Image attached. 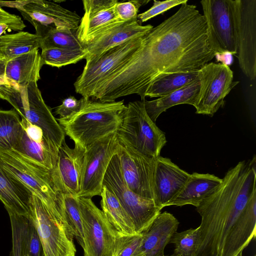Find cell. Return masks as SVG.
<instances>
[{"label":"cell","instance_id":"cell-1","mask_svg":"<svg viewBox=\"0 0 256 256\" xmlns=\"http://www.w3.org/2000/svg\"><path fill=\"white\" fill-rule=\"evenodd\" d=\"M216 56L207 40L205 18L188 2L142 38L132 56L94 92L92 98L115 101L132 94L145 100L152 82L174 72L200 70Z\"/></svg>","mask_w":256,"mask_h":256},{"label":"cell","instance_id":"cell-2","mask_svg":"<svg viewBox=\"0 0 256 256\" xmlns=\"http://www.w3.org/2000/svg\"><path fill=\"white\" fill-rule=\"evenodd\" d=\"M196 207L201 216L194 256H220L227 236L256 192V156L238 162Z\"/></svg>","mask_w":256,"mask_h":256},{"label":"cell","instance_id":"cell-3","mask_svg":"<svg viewBox=\"0 0 256 256\" xmlns=\"http://www.w3.org/2000/svg\"><path fill=\"white\" fill-rule=\"evenodd\" d=\"M76 112L58 119L65 134L74 144L86 149L100 139L116 132L126 106L124 101L103 102L82 98Z\"/></svg>","mask_w":256,"mask_h":256},{"label":"cell","instance_id":"cell-4","mask_svg":"<svg viewBox=\"0 0 256 256\" xmlns=\"http://www.w3.org/2000/svg\"><path fill=\"white\" fill-rule=\"evenodd\" d=\"M0 98L11 104L22 118L40 128L46 140L59 150L65 134L44 102L36 82L24 86L0 84Z\"/></svg>","mask_w":256,"mask_h":256},{"label":"cell","instance_id":"cell-5","mask_svg":"<svg viewBox=\"0 0 256 256\" xmlns=\"http://www.w3.org/2000/svg\"><path fill=\"white\" fill-rule=\"evenodd\" d=\"M28 218L37 231L44 256H76L74 237L66 222L62 194L56 206H48L32 194Z\"/></svg>","mask_w":256,"mask_h":256},{"label":"cell","instance_id":"cell-6","mask_svg":"<svg viewBox=\"0 0 256 256\" xmlns=\"http://www.w3.org/2000/svg\"><path fill=\"white\" fill-rule=\"evenodd\" d=\"M118 141L144 155L156 158L166 142L165 133L148 115L144 100L128 103L116 132Z\"/></svg>","mask_w":256,"mask_h":256},{"label":"cell","instance_id":"cell-7","mask_svg":"<svg viewBox=\"0 0 256 256\" xmlns=\"http://www.w3.org/2000/svg\"><path fill=\"white\" fill-rule=\"evenodd\" d=\"M103 186L118 198L130 218L138 234L146 231L161 212L162 209L153 200L142 197L128 188L122 178L116 154L106 170Z\"/></svg>","mask_w":256,"mask_h":256},{"label":"cell","instance_id":"cell-8","mask_svg":"<svg viewBox=\"0 0 256 256\" xmlns=\"http://www.w3.org/2000/svg\"><path fill=\"white\" fill-rule=\"evenodd\" d=\"M144 36L130 40L86 60L82 73L74 83L76 92L82 98H92L98 86L132 56Z\"/></svg>","mask_w":256,"mask_h":256},{"label":"cell","instance_id":"cell-9","mask_svg":"<svg viewBox=\"0 0 256 256\" xmlns=\"http://www.w3.org/2000/svg\"><path fill=\"white\" fill-rule=\"evenodd\" d=\"M200 2L211 50L216 55L237 54L234 0H202Z\"/></svg>","mask_w":256,"mask_h":256},{"label":"cell","instance_id":"cell-10","mask_svg":"<svg viewBox=\"0 0 256 256\" xmlns=\"http://www.w3.org/2000/svg\"><path fill=\"white\" fill-rule=\"evenodd\" d=\"M0 163L6 172L23 184L44 204L48 206L58 204V192L54 187L49 170L13 150L0 148Z\"/></svg>","mask_w":256,"mask_h":256},{"label":"cell","instance_id":"cell-11","mask_svg":"<svg viewBox=\"0 0 256 256\" xmlns=\"http://www.w3.org/2000/svg\"><path fill=\"white\" fill-rule=\"evenodd\" d=\"M82 217L84 256H112L120 236L90 198L78 196Z\"/></svg>","mask_w":256,"mask_h":256},{"label":"cell","instance_id":"cell-12","mask_svg":"<svg viewBox=\"0 0 256 256\" xmlns=\"http://www.w3.org/2000/svg\"><path fill=\"white\" fill-rule=\"evenodd\" d=\"M200 90L194 106L196 113L212 116L222 107L224 98L238 83L226 64L210 62L198 70Z\"/></svg>","mask_w":256,"mask_h":256},{"label":"cell","instance_id":"cell-13","mask_svg":"<svg viewBox=\"0 0 256 256\" xmlns=\"http://www.w3.org/2000/svg\"><path fill=\"white\" fill-rule=\"evenodd\" d=\"M116 132L98 140L86 150L81 181L78 196L92 198L100 196L105 173L116 154L118 140Z\"/></svg>","mask_w":256,"mask_h":256},{"label":"cell","instance_id":"cell-14","mask_svg":"<svg viewBox=\"0 0 256 256\" xmlns=\"http://www.w3.org/2000/svg\"><path fill=\"white\" fill-rule=\"evenodd\" d=\"M238 58L242 72L256 78V0H234Z\"/></svg>","mask_w":256,"mask_h":256},{"label":"cell","instance_id":"cell-15","mask_svg":"<svg viewBox=\"0 0 256 256\" xmlns=\"http://www.w3.org/2000/svg\"><path fill=\"white\" fill-rule=\"evenodd\" d=\"M116 154L122 178L136 194L154 200L156 158L144 155L118 141Z\"/></svg>","mask_w":256,"mask_h":256},{"label":"cell","instance_id":"cell-16","mask_svg":"<svg viewBox=\"0 0 256 256\" xmlns=\"http://www.w3.org/2000/svg\"><path fill=\"white\" fill-rule=\"evenodd\" d=\"M18 9L24 18L32 25L38 24L57 28L76 31L81 18L76 12L53 2L43 0L0 1V7Z\"/></svg>","mask_w":256,"mask_h":256},{"label":"cell","instance_id":"cell-17","mask_svg":"<svg viewBox=\"0 0 256 256\" xmlns=\"http://www.w3.org/2000/svg\"><path fill=\"white\" fill-rule=\"evenodd\" d=\"M86 149L78 145L70 148L64 141L59 148L56 164L50 171L56 190L78 196L81 186Z\"/></svg>","mask_w":256,"mask_h":256},{"label":"cell","instance_id":"cell-18","mask_svg":"<svg viewBox=\"0 0 256 256\" xmlns=\"http://www.w3.org/2000/svg\"><path fill=\"white\" fill-rule=\"evenodd\" d=\"M154 26H142L138 18L120 22L96 34L84 46L88 52L86 60L98 57L105 51L130 40L144 36Z\"/></svg>","mask_w":256,"mask_h":256},{"label":"cell","instance_id":"cell-19","mask_svg":"<svg viewBox=\"0 0 256 256\" xmlns=\"http://www.w3.org/2000/svg\"><path fill=\"white\" fill-rule=\"evenodd\" d=\"M190 174L181 169L170 159L159 156L156 158L154 174V201L161 209L180 192Z\"/></svg>","mask_w":256,"mask_h":256},{"label":"cell","instance_id":"cell-20","mask_svg":"<svg viewBox=\"0 0 256 256\" xmlns=\"http://www.w3.org/2000/svg\"><path fill=\"white\" fill-rule=\"evenodd\" d=\"M256 236V192L232 227L220 256H236Z\"/></svg>","mask_w":256,"mask_h":256},{"label":"cell","instance_id":"cell-21","mask_svg":"<svg viewBox=\"0 0 256 256\" xmlns=\"http://www.w3.org/2000/svg\"><path fill=\"white\" fill-rule=\"evenodd\" d=\"M179 224L172 214L160 212L148 228L142 233V256H164V248L176 232Z\"/></svg>","mask_w":256,"mask_h":256},{"label":"cell","instance_id":"cell-22","mask_svg":"<svg viewBox=\"0 0 256 256\" xmlns=\"http://www.w3.org/2000/svg\"><path fill=\"white\" fill-rule=\"evenodd\" d=\"M6 210L12 227V256H44L40 238L30 218Z\"/></svg>","mask_w":256,"mask_h":256},{"label":"cell","instance_id":"cell-23","mask_svg":"<svg viewBox=\"0 0 256 256\" xmlns=\"http://www.w3.org/2000/svg\"><path fill=\"white\" fill-rule=\"evenodd\" d=\"M222 179L210 174L193 172L190 176L184 186L166 206H182L190 204L196 208L206 197L212 193L220 184Z\"/></svg>","mask_w":256,"mask_h":256},{"label":"cell","instance_id":"cell-24","mask_svg":"<svg viewBox=\"0 0 256 256\" xmlns=\"http://www.w3.org/2000/svg\"><path fill=\"white\" fill-rule=\"evenodd\" d=\"M44 65L38 49L20 55L7 60L5 78L8 84L24 86L40 78V70Z\"/></svg>","mask_w":256,"mask_h":256},{"label":"cell","instance_id":"cell-25","mask_svg":"<svg viewBox=\"0 0 256 256\" xmlns=\"http://www.w3.org/2000/svg\"><path fill=\"white\" fill-rule=\"evenodd\" d=\"M32 195L31 192L6 172L0 163V200L6 210L28 217Z\"/></svg>","mask_w":256,"mask_h":256},{"label":"cell","instance_id":"cell-26","mask_svg":"<svg viewBox=\"0 0 256 256\" xmlns=\"http://www.w3.org/2000/svg\"><path fill=\"white\" fill-rule=\"evenodd\" d=\"M12 150L49 171L56 166L58 150L46 140L32 139L22 126L19 138Z\"/></svg>","mask_w":256,"mask_h":256},{"label":"cell","instance_id":"cell-27","mask_svg":"<svg viewBox=\"0 0 256 256\" xmlns=\"http://www.w3.org/2000/svg\"><path fill=\"white\" fill-rule=\"evenodd\" d=\"M200 83L194 82L158 99L144 100L146 111L152 122H156L160 115L169 108L180 104L195 106L198 94Z\"/></svg>","mask_w":256,"mask_h":256},{"label":"cell","instance_id":"cell-28","mask_svg":"<svg viewBox=\"0 0 256 256\" xmlns=\"http://www.w3.org/2000/svg\"><path fill=\"white\" fill-rule=\"evenodd\" d=\"M102 210L118 233L122 236L137 234L132 222L116 196L103 186L100 195Z\"/></svg>","mask_w":256,"mask_h":256},{"label":"cell","instance_id":"cell-29","mask_svg":"<svg viewBox=\"0 0 256 256\" xmlns=\"http://www.w3.org/2000/svg\"><path fill=\"white\" fill-rule=\"evenodd\" d=\"M114 7L103 10L88 18H81L76 36L84 46L100 32L120 22H124L118 18Z\"/></svg>","mask_w":256,"mask_h":256},{"label":"cell","instance_id":"cell-30","mask_svg":"<svg viewBox=\"0 0 256 256\" xmlns=\"http://www.w3.org/2000/svg\"><path fill=\"white\" fill-rule=\"evenodd\" d=\"M32 26L36 30V34L40 38L42 50L49 48H85L76 37V30H64L38 24Z\"/></svg>","mask_w":256,"mask_h":256},{"label":"cell","instance_id":"cell-31","mask_svg":"<svg viewBox=\"0 0 256 256\" xmlns=\"http://www.w3.org/2000/svg\"><path fill=\"white\" fill-rule=\"evenodd\" d=\"M40 48V38L36 34L19 32L0 36V53L8 60Z\"/></svg>","mask_w":256,"mask_h":256},{"label":"cell","instance_id":"cell-32","mask_svg":"<svg viewBox=\"0 0 256 256\" xmlns=\"http://www.w3.org/2000/svg\"><path fill=\"white\" fill-rule=\"evenodd\" d=\"M198 74V70L164 74L152 82L145 96L160 98L166 96L196 80Z\"/></svg>","mask_w":256,"mask_h":256},{"label":"cell","instance_id":"cell-33","mask_svg":"<svg viewBox=\"0 0 256 256\" xmlns=\"http://www.w3.org/2000/svg\"><path fill=\"white\" fill-rule=\"evenodd\" d=\"M22 130L19 114L14 109L0 110V148L12 149L19 138Z\"/></svg>","mask_w":256,"mask_h":256},{"label":"cell","instance_id":"cell-34","mask_svg":"<svg viewBox=\"0 0 256 256\" xmlns=\"http://www.w3.org/2000/svg\"><path fill=\"white\" fill-rule=\"evenodd\" d=\"M40 55L44 64L60 68L85 59L88 52L86 48H49L42 49Z\"/></svg>","mask_w":256,"mask_h":256},{"label":"cell","instance_id":"cell-35","mask_svg":"<svg viewBox=\"0 0 256 256\" xmlns=\"http://www.w3.org/2000/svg\"><path fill=\"white\" fill-rule=\"evenodd\" d=\"M62 198L66 222L72 232L74 238L83 248V225L78 196L62 193Z\"/></svg>","mask_w":256,"mask_h":256},{"label":"cell","instance_id":"cell-36","mask_svg":"<svg viewBox=\"0 0 256 256\" xmlns=\"http://www.w3.org/2000/svg\"><path fill=\"white\" fill-rule=\"evenodd\" d=\"M198 232V227L174 233L170 241L174 246V254L178 256H194L197 246Z\"/></svg>","mask_w":256,"mask_h":256},{"label":"cell","instance_id":"cell-37","mask_svg":"<svg viewBox=\"0 0 256 256\" xmlns=\"http://www.w3.org/2000/svg\"><path fill=\"white\" fill-rule=\"evenodd\" d=\"M142 234L120 236L112 256H142Z\"/></svg>","mask_w":256,"mask_h":256},{"label":"cell","instance_id":"cell-38","mask_svg":"<svg viewBox=\"0 0 256 256\" xmlns=\"http://www.w3.org/2000/svg\"><path fill=\"white\" fill-rule=\"evenodd\" d=\"M149 1L132 0L126 2H118L114 6V10L120 20L128 22L138 18L139 8Z\"/></svg>","mask_w":256,"mask_h":256},{"label":"cell","instance_id":"cell-39","mask_svg":"<svg viewBox=\"0 0 256 256\" xmlns=\"http://www.w3.org/2000/svg\"><path fill=\"white\" fill-rule=\"evenodd\" d=\"M188 2V0H168L164 1L154 0L152 6L146 11L138 14L141 22L148 21L152 18L164 13L176 6Z\"/></svg>","mask_w":256,"mask_h":256},{"label":"cell","instance_id":"cell-40","mask_svg":"<svg viewBox=\"0 0 256 256\" xmlns=\"http://www.w3.org/2000/svg\"><path fill=\"white\" fill-rule=\"evenodd\" d=\"M118 2L116 0H82L84 13L82 18H88L100 12L112 8Z\"/></svg>","mask_w":256,"mask_h":256},{"label":"cell","instance_id":"cell-41","mask_svg":"<svg viewBox=\"0 0 256 256\" xmlns=\"http://www.w3.org/2000/svg\"><path fill=\"white\" fill-rule=\"evenodd\" d=\"M80 106V99L78 100L74 96H70L56 108L55 113L60 116V118H66L78 112Z\"/></svg>","mask_w":256,"mask_h":256},{"label":"cell","instance_id":"cell-42","mask_svg":"<svg viewBox=\"0 0 256 256\" xmlns=\"http://www.w3.org/2000/svg\"><path fill=\"white\" fill-rule=\"evenodd\" d=\"M0 24L8 25L11 30L20 31L26 26L18 16L11 14L0 7Z\"/></svg>","mask_w":256,"mask_h":256},{"label":"cell","instance_id":"cell-43","mask_svg":"<svg viewBox=\"0 0 256 256\" xmlns=\"http://www.w3.org/2000/svg\"><path fill=\"white\" fill-rule=\"evenodd\" d=\"M6 60L0 53V84H8L5 78V67Z\"/></svg>","mask_w":256,"mask_h":256},{"label":"cell","instance_id":"cell-44","mask_svg":"<svg viewBox=\"0 0 256 256\" xmlns=\"http://www.w3.org/2000/svg\"><path fill=\"white\" fill-rule=\"evenodd\" d=\"M11 30L10 26L4 24H0V36L6 30Z\"/></svg>","mask_w":256,"mask_h":256},{"label":"cell","instance_id":"cell-45","mask_svg":"<svg viewBox=\"0 0 256 256\" xmlns=\"http://www.w3.org/2000/svg\"><path fill=\"white\" fill-rule=\"evenodd\" d=\"M242 252L243 251H242L240 252H239L236 256H242ZM254 256H256L254 255Z\"/></svg>","mask_w":256,"mask_h":256},{"label":"cell","instance_id":"cell-46","mask_svg":"<svg viewBox=\"0 0 256 256\" xmlns=\"http://www.w3.org/2000/svg\"><path fill=\"white\" fill-rule=\"evenodd\" d=\"M176 256V254H174L173 253L172 254H171L170 256Z\"/></svg>","mask_w":256,"mask_h":256}]
</instances>
